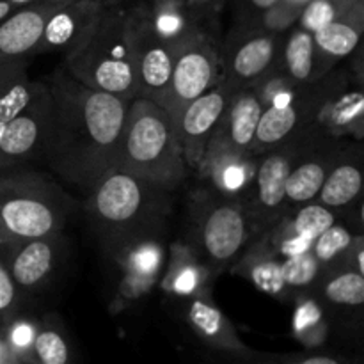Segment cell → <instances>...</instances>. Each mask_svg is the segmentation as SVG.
<instances>
[{
	"instance_id": "6da1fadb",
	"label": "cell",
	"mask_w": 364,
	"mask_h": 364,
	"mask_svg": "<svg viewBox=\"0 0 364 364\" xmlns=\"http://www.w3.org/2000/svg\"><path fill=\"white\" fill-rule=\"evenodd\" d=\"M46 85L50 116L41 162L68 185L89 191L116 167L130 102L80 84L63 66Z\"/></svg>"
},
{
	"instance_id": "7a4b0ae2",
	"label": "cell",
	"mask_w": 364,
	"mask_h": 364,
	"mask_svg": "<svg viewBox=\"0 0 364 364\" xmlns=\"http://www.w3.org/2000/svg\"><path fill=\"white\" fill-rule=\"evenodd\" d=\"M169 194L134 174L112 169L89 188L84 210L107 251L137 235L166 230Z\"/></svg>"
},
{
	"instance_id": "3957f363",
	"label": "cell",
	"mask_w": 364,
	"mask_h": 364,
	"mask_svg": "<svg viewBox=\"0 0 364 364\" xmlns=\"http://www.w3.org/2000/svg\"><path fill=\"white\" fill-rule=\"evenodd\" d=\"M173 192L188 178L187 162L167 110L148 98L130 102L116 167Z\"/></svg>"
},
{
	"instance_id": "277c9868",
	"label": "cell",
	"mask_w": 364,
	"mask_h": 364,
	"mask_svg": "<svg viewBox=\"0 0 364 364\" xmlns=\"http://www.w3.org/2000/svg\"><path fill=\"white\" fill-rule=\"evenodd\" d=\"M63 68L87 87L132 102L137 82L127 39V4H107L91 34L64 55Z\"/></svg>"
},
{
	"instance_id": "5b68a950",
	"label": "cell",
	"mask_w": 364,
	"mask_h": 364,
	"mask_svg": "<svg viewBox=\"0 0 364 364\" xmlns=\"http://www.w3.org/2000/svg\"><path fill=\"white\" fill-rule=\"evenodd\" d=\"M77 210L78 201L48 174L27 166L0 169V215L16 238L64 231Z\"/></svg>"
},
{
	"instance_id": "8992f818",
	"label": "cell",
	"mask_w": 364,
	"mask_h": 364,
	"mask_svg": "<svg viewBox=\"0 0 364 364\" xmlns=\"http://www.w3.org/2000/svg\"><path fill=\"white\" fill-rule=\"evenodd\" d=\"M256 230L244 201L199 187L188 198V233L183 238L217 277L245 251Z\"/></svg>"
},
{
	"instance_id": "52a82bcc",
	"label": "cell",
	"mask_w": 364,
	"mask_h": 364,
	"mask_svg": "<svg viewBox=\"0 0 364 364\" xmlns=\"http://www.w3.org/2000/svg\"><path fill=\"white\" fill-rule=\"evenodd\" d=\"M127 39L134 64L137 96L166 109L174 53L153 31L144 0L127 4Z\"/></svg>"
},
{
	"instance_id": "ba28073f",
	"label": "cell",
	"mask_w": 364,
	"mask_h": 364,
	"mask_svg": "<svg viewBox=\"0 0 364 364\" xmlns=\"http://www.w3.org/2000/svg\"><path fill=\"white\" fill-rule=\"evenodd\" d=\"M220 41L215 32L199 28L174 52L167 114L171 117L187 102L220 82Z\"/></svg>"
},
{
	"instance_id": "9c48e42d",
	"label": "cell",
	"mask_w": 364,
	"mask_h": 364,
	"mask_svg": "<svg viewBox=\"0 0 364 364\" xmlns=\"http://www.w3.org/2000/svg\"><path fill=\"white\" fill-rule=\"evenodd\" d=\"M302 137L304 135L258 155L255 180L244 199L256 235L277 223L290 210L287 180L302 148Z\"/></svg>"
},
{
	"instance_id": "30bf717a",
	"label": "cell",
	"mask_w": 364,
	"mask_h": 364,
	"mask_svg": "<svg viewBox=\"0 0 364 364\" xmlns=\"http://www.w3.org/2000/svg\"><path fill=\"white\" fill-rule=\"evenodd\" d=\"M166 230L148 231L107 249L121 270L117 301L134 304L159 284L167 259Z\"/></svg>"
},
{
	"instance_id": "8fae6325",
	"label": "cell",
	"mask_w": 364,
	"mask_h": 364,
	"mask_svg": "<svg viewBox=\"0 0 364 364\" xmlns=\"http://www.w3.org/2000/svg\"><path fill=\"white\" fill-rule=\"evenodd\" d=\"M283 38L249 25L233 23L224 41H220V77L224 84L231 91L251 87L276 63Z\"/></svg>"
},
{
	"instance_id": "7c38bea8",
	"label": "cell",
	"mask_w": 364,
	"mask_h": 364,
	"mask_svg": "<svg viewBox=\"0 0 364 364\" xmlns=\"http://www.w3.org/2000/svg\"><path fill=\"white\" fill-rule=\"evenodd\" d=\"M340 219V213L318 201L291 206L277 223L256 235L251 244L279 259L304 255L315 238Z\"/></svg>"
},
{
	"instance_id": "4fadbf2b",
	"label": "cell",
	"mask_w": 364,
	"mask_h": 364,
	"mask_svg": "<svg viewBox=\"0 0 364 364\" xmlns=\"http://www.w3.org/2000/svg\"><path fill=\"white\" fill-rule=\"evenodd\" d=\"M230 95L231 89L220 78L219 84L199 95L198 98L185 103L171 117L191 173H194L196 167L201 162L203 155H205L206 148H208L210 141L215 134L217 124L223 117Z\"/></svg>"
},
{
	"instance_id": "5bb4252c",
	"label": "cell",
	"mask_w": 364,
	"mask_h": 364,
	"mask_svg": "<svg viewBox=\"0 0 364 364\" xmlns=\"http://www.w3.org/2000/svg\"><path fill=\"white\" fill-rule=\"evenodd\" d=\"M64 245L66 240L63 231L32 238H14L0 245V256L21 297L48 283L59 265Z\"/></svg>"
},
{
	"instance_id": "9a60e30c",
	"label": "cell",
	"mask_w": 364,
	"mask_h": 364,
	"mask_svg": "<svg viewBox=\"0 0 364 364\" xmlns=\"http://www.w3.org/2000/svg\"><path fill=\"white\" fill-rule=\"evenodd\" d=\"M347 142V139L331 137L320 128L304 134L302 148L287 180V201L290 208L316 201L327 174L343 153Z\"/></svg>"
},
{
	"instance_id": "2e32d148",
	"label": "cell",
	"mask_w": 364,
	"mask_h": 364,
	"mask_svg": "<svg viewBox=\"0 0 364 364\" xmlns=\"http://www.w3.org/2000/svg\"><path fill=\"white\" fill-rule=\"evenodd\" d=\"M50 116V92L46 80L38 95L18 112L0 137V169L41 162Z\"/></svg>"
},
{
	"instance_id": "e0dca14e",
	"label": "cell",
	"mask_w": 364,
	"mask_h": 364,
	"mask_svg": "<svg viewBox=\"0 0 364 364\" xmlns=\"http://www.w3.org/2000/svg\"><path fill=\"white\" fill-rule=\"evenodd\" d=\"M258 155L240 151L223 142L210 141L201 162L196 167L201 187L223 198L244 201L255 180Z\"/></svg>"
},
{
	"instance_id": "ac0fdd59",
	"label": "cell",
	"mask_w": 364,
	"mask_h": 364,
	"mask_svg": "<svg viewBox=\"0 0 364 364\" xmlns=\"http://www.w3.org/2000/svg\"><path fill=\"white\" fill-rule=\"evenodd\" d=\"M105 6L103 0H68L57 4L43 25L36 55L48 52L68 55L91 34Z\"/></svg>"
},
{
	"instance_id": "d6986e66",
	"label": "cell",
	"mask_w": 364,
	"mask_h": 364,
	"mask_svg": "<svg viewBox=\"0 0 364 364\" xmlns=\"http://www.w3.org/2000/svg\"><path fill=\"white\" fill-rule=\"evenodd\" d=\"M57 4L32 2L0 20V70L36 57L43 25Z\"/></svg>"
},
{
	"instance_id": "ffe728a7",
	"label": "cell",
	"mask_w": 364,
	"mask_h": 364,
	"mask_svg": "<svg viewBox=\"0 0 364 364\" xmlns=\"http://www.w3.org/2000/svg\"><path fill=\"white\" fill-rule=\"evenodd\" d=\"M217 276L199 258L185 240H174L167 245L166 267L159 284L160 290L173 299L188 301L199 295H212Z\"/></svg>"
},
{
	"instance_id": "44dd1931",
	"label": "cell",
	"mask_w": 364,
	"mask_h": 364,
	"mask_svg": "<svg viewBox=\"0 0 364 364\" xmlns=\"http://www.w3.org/2000/svg\"><path fill=\"white\" fill-rule=\"evenodd\" d=\"M364 31V2L352 7L343 16L313 32L315 43V78L320 80L336 68L345 57L352 55L361 43Z\"/></svg>"
},
{
	"instance_id": "7402d4cb",
	"label": "cell",
	"mask_w": 364,
	"mask_h": 364,
	"mask_svg": "<svg viewBox=\"0 0 364 364\" xmlns=\"http://www.w3.org/2000/svg\"><path fill=\"white\" fill-rule=\"evenodd\" d=\"M363 183L364 169L361 146L358 141L347 142L343 153L327 174L316 201L338 212L341 217L361 201Z\"/></svg>"
},
{
	"instance_id": "603a6c76",
	"label": "cell",
	"mask_w": 364,
	"mask_h": 364,
	"mask_svg": "<svg viewBox=\"0 0 364 364\" xmlns=\"http://www.w3.org/2000/svg\"><path fill=\"white\" fill-rule=\"evenodd\" d=\"M262 112L263 105L251 87L235 89L231 91L212 141L223 142L240 151H251Z\"/></svg>"
},
{
	"instance_id": "cb8c5ba5",
	"label": "cell",
	"mask_w": 364,
	"mask_h": 364,
	"mask_svg": "<svg viewBox=\"0 0 364 364\" xmlns=\"http://www.w3.org/2000/svg\"><path fill=\"white\" fill-rule=\"evenodd\" d=\"M185 302V320L191 329L210 347L231 354H247L233 323L212 301V295H199Z\"/></svg>"
},
{
	"instance_id": "d4e9b609",
	"label": "cell",
	"mask_w": 364,
	"mask_h": 364,
	"mask_svg": "<svg viewBox=\"0 0 364 364\" xmlns=\"http://www.w3.org/2000/svg\"><path fill=\"white\" fill-rule=\"evenodd\" d=\"M318 128L336 139H355L364 135V92L355 82L345 85L327 102L318 117Z\"/></svg>"
},
{
	"instance_id": "484cf974",
	"label": "cell",
	"mask_w": 364,
	"mask_h": 364,
	"mask_svg": "<svg viewBox=\"0 0 364 364\" xmlns=\"http://www.w3.org/2000/svg\"><path fill=\"white\" fill-rule=\"evenodd\" d=\"M230 272L244 277L245 281L255 284L265 295L279 299V301H291L290 294L284 287L281 259L274 258L272 255L256 247V245L249 244L245 247V251L231 265Z\"/></svg>"
},
{
	"instance_id": "4316f807",
	"label": "cell",
	"mask_w": 364,
	"mask_h": 364,
	"mask_svg": "<svg viewBox=\"0 0 364 364\" xmlns=\"http://www.w3.org/2000/svg\"><path fill=\"white\" fill-rule=\"evenodd\" d=\"M149 21L156 34L173 50V53L201 28L188 14L185 4L178 0H144ZM205 28V27H203Z\"/></svg>"
},
{
	"instance_id": "83f0119b",
	"label": "cell",
	"mask_w": 364,
	"mask_h": 364,
	"mask_svg": "<svg viewBox=\"0 0 364 364\" xmlns=\"http://www.w3.org/2000/svg\"><path fill=\"white\" fill-rule=\"evenodd\" d=\"M311 294L323 306L361 308L364 302V274L348 267L323 270Z\"/></svg>"
},
{
	"instance_id": "f1b7e54d",
	"label": "cell",
	"mask_w": 364,
	"mask_h": 364,
	"mask_svg": "<svg viewBox=\"0 0 364 364\" xmlns=\"http://www.w3.org/2000/svg\"><path fill=\"white\" fill-rule=\"evenodd\" d=\"M28 63L11 64L0 70V137L18 112L38 95L43 82L28 77Z\"/></svg>"
},
{
	"instance_id": "f546056e",
	"label": "cell",
	"mask_w": 364,
	"mask_h": 364,
	"mask_svg": "<svg viewBox=\"0 0 364 364\" xmlns=\"http://www.w3.org/2000/svg\"><path fill=\"white\" fill-rule=\"evenodd\" d=\"M281 66L299 84H313L315 78V43L311 32L297 27L284 34L281 45Z\"/></svg>"
},
{
	"instance_id": "4dcf8cb0",
	"label": "cell",
	"mask_w": 364,
	"mask_h": 364,
	"mask_svg": "<svg viewBox=\"0 0 364 364\" xmlns=\"http://www.w3.org/2000/svg\"><path fill=\"white\" fill-rule=\"evenodd\" d=\"M363 233L352 230L348 224L336 220L329 228L322 231L313 242L311 252L322 270L336 269V267H347L348 256H350L352 247H354L358 237Z\"/></svg>"
},
{
	"instance_id": "1f68e13d",
	"label": "cell",
	"mask_w": 364,
	"mask_h": 364,
	"mask_svg": "<svg viewBox=\"0 0 364 364\" xmlns=\"http://www.w3.org/2000/svg\"><path fill=\"white\" fill-rule=\"evenodd\" d=\"M295 304L294 316H291V331L295 338L306 347H318L326 341L327 315L326 306L311 294H301L291 301Z\"/></svg>"
},
{
	"instance_id": "d6a6232c",
	"label": "cell",
	"mask_w": 364,
	"mask_h": 364,
	"mask_svg": "<svg viewBox=\"0 0 364 364\" xmlns=\"http://www.w3.org/2000/svg\"><path fill=\"white\" fill-rule=\"evenodd\" d=\"M308 85L309 84H299L294 78L288 77L287 71L281 66L279 55H277L276 63L251 85V89L258 96L263 109H272V107H284L295 103Z\"/></svg>"
},
{
	"instance_id": "836d02e7",
	"label": "cell",
	"mask_w": 364,
	"mask_h": 364,
	"mask_svg": "<svg viewBox=\"0 0 364 364\" xmlns=\"http://www.w3.org/2000/svg\"><path fill=\"white\" fill-rule=\"evenodd\" d=\"M281 270H283L284 287H287L291 301L297 295L311 291L323 272L322 267L309 251L304 255L281 259Z\"/></svg>"
},
{
	"instance_id": "e575fe53",
	"label": "cell",
	"mask_w": 364,
	"mask_h": 364,
	"mask_svg": "<svg viewBox=\"0 0 364 364\" xmlns=\"http://www.w3.org/2000/svg\"><path fill=\"white\" fill-rule=\"evenodd\" d=\"M32 359L39 364H68L70 361L66 338L52 322L39 323V331L32 345Z\"/></svg>"
},
{
	"instance_id": "d590c367",
	"label": "cell",
	"mask_w": 364,
	"mask_h": 364,
	"mask_svg": "<svg viewBox=\"0 0 364 364\" xmlns=\"http://www.w3.org/2000/svg\"><path fill=\"white\" fill-rule=\"evenodd\" d=\"M38 331L39 322L28 318V316L20 315V313H16V315L2 327L7 347L13 352V355L16 358L18 363H25L32 359V345H34Z\"/></svg>"
},
{
	"instance_id": "8d00e7d4",
	"label": "cell",
	"mask_w": 364,
	"mask_h": 364,
	"mask_svg": "<svg viewBox=\"0 0 364 364\" xmlns=\"http://www.w3.org/2000/svg\"><path fill=\"white\" fill-rule=\"evenodd\" d=\"M359 2H364V0H311L302 9L301 18L297 21V27L304 28V31L313 34V32L318 31L323 25L343 16L347 11L358 6Z\"/></svg>"
},
{
	"instance_id": "74e56055",
	"label": "cell",
	"mask_w": 364,
	"mask_h": 364,
	"mask_svg": "<svg viewBox=\"0 0 364 364\" xmlns=\"http://www.w3.org/2000/svg\"><path fill=\"white\" fill-rule=\"evenodd\" d=\"M301 13L302 9L284 2V0H279V2L274 4V6L269 7L267 11H263L256 20H252L251 23L247 25L249 27L259 28V31L270 32V34L284 36L290 28H294L295 25H297Z\"/></svg>"
},
{
	"instance_id": "f35d334b",
	"label": "cell",
	"mask_w": 364,
	"mask_h": 364,
	"mask_svg": "<svg viewBox=\"0 0 364 364\" xmlns=\"http://www.w3.org/2000/svg\"><path fill=\"white\" fill-rule=\"evenodd\" d=\"M21 294L18 291L2 256H0V327L6 326L18 313L21 302Z\"/></svg>"
},
{
	"instance_id": "ab89813d",
	"label": "cell",
	"mask_w": 364,
	"mask_h": 364,
	"mask_svg": "<svg viewBox=\"0 0 364 364\" xmlns=\"http://www.w3.org/2000/svg\"><path fill=\"white\" fill-rule=\"evenodd\" d=\"M226 4L228 0H187L185 7H187L188 14L194 18L196 23L208 31H215L217 21H219Z\"/></svg>"
},
{
	"instance_id": "60d3db41",
	"label": "cell",
	"mask_w": 364,
	"mask_h": 364,
	"mask_svg": "<svg viewBox=\"0 0 364 364\" xmlns=\"http://www.w3.org/2000/svg\"><path fill=\"white\" fill-rule=\"evenodd\" d=\"M279 0H233V23L247 25Z\"/></svg>"
},
{
	"instance_id": "b9f144b4",
	"label": "cell",
	"mask_w": 364,
	"mask_h": 364,
	"mask_svg": "<svg viewBox=\"0 0 364 364\" xmlns=\"http://www.w3.org/2000/svg\"><path fill=\"white\" fill-rule=\"evenodd\" d=\"M0 364H20L16 361V358L13 355V352L9 350L6 343V338H4L2 327H0Z\"/></svg>"
},
{
	"instance_id": "7bdbcfd3",
	"label": "cell",
	"mask_w": 364,
	"mask_h": 364,
	"mask_svg": "<svg viewBox=\"0 0 364 364\" xmlns=\"http://www.w3.org/2000/svg\"><path fill=\"white\" fill-rule=\"evenodd\" d=\"M290 364H341L338 359L329 358V355H311V358L299 359V361Z\"/></svg>"
},
{
	"instance_id": "ee69618b",
	"label": "cell",
	"mask_w": 364,
	"mask_h": 364,
	"mask_svg": "<svg viewBox=\"0 0 364 364\" xmlns=\"http://www.w3.org/2000/svg\"><path fill=\"white\" fill-rule=\"evenodd\" d=\"M14 238H16V237L11 233L9 228H7L6 223H4L2 215H0V245L7 244V242H11V240H14Z\"/></svg>"
},
{
	"instance_id": "f6af8a7d",
	"label": "cell",
	"mask_w": 364,
	"mask_h": 364,
	"mask_svg": "<svg viewBox=\"0 0 364 364\" xmlns=\"http://www.w3.org/2000/svg\"><path fill=\"white\" fill-rule=\"evenodd\" d=\"M16 4H13L11 0H0V20H4L6 16H9L14 9H16Z\"/></svg>"
},
{
	"instance_id": "bcb514c9",
	"label": "cell",
	"mask_w": 364,
	"mask_h": 364,
	"mask_svg": "<svg viewBox=\"0 0 364 364\" xmlns=\"http://www.w3.org/2000/svg\"><path fill=\"white\" fill-rule=\"evenodd\" d=\"M284 2L291 4V6L299 7V9H304V7H306V6H308V4H309V2H311V0H284Z\"/></svg>"
},
{
	"instance_id": "7dc6e473",
	"label": "cell",
	"mask_w": 364,
	"mask_h": 364,
	"mask_svg": "<svg viewBox=\"0 0 364 364\" xmlns=\"http://www.w3.org/2000/svg\"><path fill=\"white\" fill-rule=\"evenodd\" d=\"M105 4H130L134 0H103Z\"/></svg>"
},
{
	"instance_id": "c3c4849f",
	"label": "cell",
	"mask_w": 364,
	"mask_h": 364,
	"mask_svg": "<svg viewBox=\"0 0 364 364\" xmlns=\"http://www.w3.org/2000/svg\"><path fill=\"white\" fill-rule=\"evenodd\" d=\"M36 2H53V4H60V2H68V0H36Z\"/></svg>"
},
{
	"instance_id": "681fc988",
	"label": "cell",
	"mask_w": 364,
	"mask_h": 364,
	"mask_svg": "<svg viewBox=\"0 0 364 364\" xmlns=\"http://www.w3.org/2000/svg\"><path fill=\"white\" fill-rule=\"evenodd\" d=\"M178 2H181V4H185V2H187V0H178Z\"/></svg>"
}]
</instances>
